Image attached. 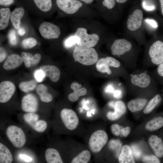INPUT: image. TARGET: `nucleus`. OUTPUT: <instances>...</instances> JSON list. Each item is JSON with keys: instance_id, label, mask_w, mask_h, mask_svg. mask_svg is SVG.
<instances>
[{"instance_id": "1", "label": "nucleus", "mask_w": 163, "mask_h": 163, "mask_svg": "<svg viewBox=\"0 0 163 163\" xmlns=\"http://www.w3.org/2000/svg\"><path fill=\"white\" fill-rule=\"evenodd\" d=\"M124 79L127 89L137 95L158 86V83L151 72L145 69H134Z\"/></svg>"}, {"instance_id": "2", "label": "nucleus", "mask_w": 163, "mask_h": 163, "mask_svg": "<svg viewBox=\"0 0 163 163\" xmlns=\"http://www.w3.org/2000/svg\"><path fill=\"white\" fill-rule=\"evenodd\" d=\"M110 49L112 55L121 58L123 65L127 70L135 69L137 65V58L131 42L125 39H116L111 46Z\"/></svg>"}, {"instance_id": "3", "label": "nucleus", "mask_w": 163, "mask_h": 163, "mask_svg": "<svg viewBox=\"0 0 163 163\" xmlns=\"http://www.w3.org/2000/svg\"><path fill=\"white\" fill-rule=\"evenodd\" d=\"M96 66L99 72L109 76L113 75L114 70L123 75L125 77L129 73L119 61L110 56L100 59L97 61Z\"/></svg>"}, {"instance_id": "4", "label": "nucleus", "mask_w": 163, "mask_h": 163, "mask_svg": "<svg viewBox=\"0 0 163 163\" xmlns=\"http://www.w3.org/2000/svg\"><path fill=\"white\" fill-rule=\"evenodd\" d=\"M163 62V42L157 40L149 45L143 62L145 68L157 66Z\"/></svg>"}, {"instance_id": "5", "label": "nucleus", "mask_w": 163, "mask_h": 163, "mask_svg": "<svg viewBox=\"0 0 163 163\" xmlns=\"http://www.w3.org/2000/svg\"><path fill=\"white\" fill-rule=\"evenodd\" d=\"M75 60L83 65L89 66L97 62L98 55L93 48H83L77 46L75 48L73 53Z\"/></svg>"}, {"instance_id": "6", "label": "nucleus", "mask_w": 163, "mask_h": 163, "mask_svg": "<svg viewBox=\"0 0 163 163\" xmlns=\"http://www.w3.org/2000/svg\"><path fill=\"white\" fill-rule=\"evenodd\" d=\"M158 91V87L155 86L141 93L138 95V97L128 102L127 105L128 109L133 113L143 110L150 99Z\"/></svg>"}, {"instance_id": "7", "label": "nucleus", "mask_w": 163, "mask_h": 163, "mask_svg": "<svg viewBox=\"0 0 163 163\" xmlns=\"http://www.w3.org/2000/svg\"><path fill=\"white\" fill-rule=\"evenodd\" d=\"M108 136L106 132L103 129L95 131L91 135L88 142L90 150L93 153H99L107 143Z\"/></svg>"}, {"instance_id": "8", "label": "nucleus", "mask_w": 163, "mask_h": 163, "mask_svg": "<svg viewBox=\"0 0 163 163\" xmlns=\"http://www.w3.org/2000/svg\"><path fill=\"white\" fill-rule=\"evenodd\" d=\"M74 36L78 38L77 44L80 47L83 48H89L95 46L99 39V36L95 34H88L87 30L84 28H78Z\"/></svg>"}, {"instance_id": "9", "label": "nucleus", "mask_w": 163, "mask_h": 163, "mask_svg": "<svg viewBox=\"0 0 163 163\" xmlns=\"http://www.w3.org/2000/svg\"><path fill=\"white\" fill-rule=\"evenodd\" d=\"M6 133L8 139L15 147L21 148L25 144V135L22 129L19 127L10 126L6 129Z\"/></svg>"}, {"instance_id": "10", "label": "nucleus", "mask_w": 163, "mask_h": 163, "mask_svg": "<svg viewBox=\"0 0 163 163\" xmlns=\"http://www.w3.org/2000/svg\"><path fill=\"white\" fill-rule=\"evenodd\" d=\"M60 117L65 127L68 130L75 129L79 123V119L76 112L70 109L64 108L60 112Z\"/></svg>"}, {"instance_id": "11", "label": "nucleus", "mask_w": 163, "mask_h": 163, "mask_svg": "<svg viewBox=\"0 0 163 163\" xmlns=\"http://www.w3.org/2000/svg\"><path fill=\"white\" fill-rule=\"evenodd\" d=\"M39 30L42 36L47 39L57 38L60 34V28L57 26L47 22L40 24Z\"/></svg>"}, {"instance_id": "12", "label": "nucleus", "mask_w": 163, "mask_h": 163, "mask_svg": "<svg viewBox=\"0 0 163 163\" xmlns=\"http://www.w3.org/2000/svg\"><path fill=\"white\" fill-rule=\"evenodd\" d=\"M126 89V85L117 81L116 83L111 82L107 83L104 87V91L105 93L112 94L114 98L119 99L125 94Z\"/></svg>"}, {"instance_id": "13", "label": "nucleus", "mask_w": 163, "mask_h": 163, "mask_svg": "<svg viewBox=\"0 0 163 163\" xmlns=\"http://www.w3.org/2000/svg\"><path fill=\"white\" fill-rule=\"evenodd\" d=\"M16 90L14 83L9 81H4L0 84V102L5 103L10 100Z\"/></svg>"}, {"instance_id": "14", "label": "nucleus", "mask_w": 163, "mask_h": 163, "mask_svg": "<svg viewBox=\"0 0 163 163\" xmlns=\"http://www.w3.org/2000/svg\"><path fill=\"white\" fill-rule=\"evenodd\" d=\"M56 4L61 10L67 14H73L76 12L82 5L77 0H56Z\"/></svg>"}, {"instance_id": "15", "label": "nucleus", "mask_w": 163, "mask_h": 163, "mask_svg": "<svg viewBox=\"0 0 163 163\" xmlns=\"http://www.w3.org/2000/svg\"><path fill=\"white\" fill-rule=\"evenodd\" d=\"M143 18V14L142 10L136 9L130 14L127 21L128 29L132 31L136 30L141 27Z\"/></svg>"}, {"instance_id": "16", "label": "nucleus", "mask_w": 163, "mask_h": 163, "mask_svg": "<svg viewBox=\"0 0 163 163\" xmlns=\"http://www.w3.org/2000/svg\"><path fill=\"white\" fill-rule=\"evenodd\" d=\"M38 102L36 96L29 94L24 96L21 100V107L24 112L35 113L37 110Z\"/></svg>"}, {"instance_id": "17", "label": "nucleus", "mask_w": 163, "mask_h": 163, "mask_svg": "<svg viewBox=\"0 0 163 163\" xmlns=\"http://www.w3.org/2000/svg\"><path fill=\"white\" fill-rule=\"evenodd\" d=\"M148 142L155 155L159 159L163 158V139L156 135H151Z\"/></svg>"}, {"instance_id": "18", "label": "nucleus", "mask_w": 163, "mask_h": 163, "mask_svg": "<svg viewBox=\"0 0 163 163\" xmlns=\"http://www.w3.org/2000/svg\"><path fill=\"white\" fill-rule=\"evenodd\" d=\"M113 108V112L109 111L106 114L107 118L110 121H115L120 119L125 113L126 107L124 102L121 100L115 101Z\"/></svg>"}, {"instance_id": "19", "label": "nucleus", "mask_w": 163, "mask_h": 163, "mask_svg": "<svg viewBox=\"0 0 163 163\" xmlns=\"http://www.w3.org/2000/svg\"><path fill=\"white\" fill-rule=\"evenodd\" d=\"M163 102V87L161 90L157 92L150 99L143 109L145 114L152 112Z\"/></svg>"}, {"instance_id": "20", "label": "nucleus", "mask_w": 163, "mask_h": 163, "mask_svg": "<svg viewBox=\"0 0 163 163\" xmlns=\"http://www.w3.org/2000/svg\"><path fill=\"white\" fill-rule=\"evenodd\" d=\"M40 69L44 72L45 77H48L53 82H56L59 80L60 72L56 66L53 65H45L40 67Z\"/></svg>"}, {"instance_id": "21", "label": "nucleus", "mask_w": 163, "mask_h": 163, "mask_svg": "<svg viewBox=\"0 0 163 163\" xmlns=\"http://www.w3.org/2000/svg\"><path fill=\"white\" fill-rule=\"evenodd\" d=\"M23 62L21 57L17 54H12L7 58L4 63L3 67L7 70L14 69L20 66Z\"/></svg>"}, {"instance_id": "22", "label": "nucleus", "mask_w": 163, "mask_h": 163, "mask_svg": "<svg viewBox=\"0 0 163 163\" xmlns=\"http://www.w3.org/2000/svg\"><path fill=\"white\" fill-rule=\"evenodd\" d=\"M82 85L76 82L72 83L71 88L73 92L70 94L68 96V99L71 101L74 102L77 101L79 97L85 95L87 93V90L84 87L81 88Z\"/></svg>"}, {"instance_id": "23", "label": "nucleus", "mask_w": 163, "mask_h": 163, "mask_svg": "<svg viewBox=\"0 0 163 163\" xmlns=\"http://www.w3.org/2000/svg\"><path fill=\"white\" fill-rule=\"evenodd\" d=\"M118 161L120 163H135L132 150L128 145H125L122 148L118 157Z\"/></svg>"}, {"instance_id": "24", "label": "nucleus", "mask_w": 163, "mask_h": 163, "mask_svg": "<svg viewBox=\"0 0 163 163\" xmlns=\"http://www.w3.org/2000/svg\"><path fill=\"white\" fill-rule=\"evenodd\" d=\"M45 158L48 163H62L63 161L59 152L56 149L50 148L45 153Z\"/></svg>"}, {"instance_id": "25", "label": "nucleus", "mask_w": 163, "mask_h": 163, "mask_svg": "<svg viewBox=\"0 0 163 163\" xmlns=\"http://www.w3.org/2000/svg\"><path fill=\"white\" fill-rule=\"evenodd\" d=\"M24 13V10L22 7L15 8L11 15V20L13 27L16 29L20 27L21 20Z\"/></svg>"}, {"instance_id": "26", "label": "nucleus", "mask_w": 163, "mask_h": 163, "mask_svg": "<svg viewBox=\"0 0 163 163\" xmlns=\"http://www.w3.org/2000/svg\"><path fill=\"white\" fill-rule=\"evenodd\" d=\"M163 127V116H157L146 124L145 128L148 131H154Z\"/></svg>"}, {"instance_id": "27", "label": "nucleus", "mask_w": 163, "mask_h": 163, "mask_svg": "<svg viewBox=\"0 0 163 163\" xmlns=\"http://www.w3.org/2000/svg\"><path fill=\"white\" fill-rule=\"evenodd\" d=\"M36 91L42 101L48 103L52 100L53 97L48 92L47 88L44 85L40 84L38 85L36 87Z\"/></svg>"}, {"instance_id": "28", "label": "nucleus", "mask_w": 163, "mask_h": 163, "mask_svg": "<svg viewBox=\"0 0 163 163\" xmlns=\"http://www.w3.org/2000/svg\"><path fill=\"white\" fill-rule=\"evenodd\" d=\"M13 161L12 155L9 149L0 143V163H11Z\"/></svg>"}, {"instance_id": "29", "label": "nucleus", "mask_w": 163, "mask_h": 163, "mask_svg": "<svg viewBox=\"0 0 163 163\" xmlns=\"http://www.w3.org/2000/svg\"><path fill=\"white\" fill-rule=\"evenodd\" d=\"M91 154L88 150L82 151L74 157L72 160V163H87L91 159Z\"/></svg>"}, {"instance_id": "30", "label": "nucleus", "mask_w": 163, "mask_h": 163, "mask_svg": "<svg viewBox=\"0 0 163 163\" xmlns=\"http://www.w3.org/2000/svg\"><path fill=\"white\" fill-rule=\"evenodd\" d=\"M0 29H5L8 26L11 13L8 8H1L0 10Z\"/></svg>"}, {"instance_id": "31", "label": "nucleus", "mask_w": 163, "mask_h": 163, "mask_svg": "<svg viewBox=\"0 0 163 163\" xmlns=\"http://www.w3.org/2000/svg\"><path fill=\"white\" fill-rule=\"evenodd\" d=\"M150 72L158 83L163 85V62Z\"/></svg>"}, {"instance_id": "32", "label": "nucleus", "mask_w": 163, "mask_h": 163, "mask_svg": "<svg viewBox=\"0 0 163 163\" xmlns=\"http://www.w3.org/2000/svg\"><path fill=\"white\" fill-rule=\"evenodd\" d=\"M37 85V82L34 80L21 82L18 85L20 89L23 92H27L33 90Z\"/></svg>"}, {"instance_id": "33", "label": "nucleus", "mask_w": 163, "mask_h": 163, "mask_svg": "<svg viewBox=\"0 0 163 163\" xmlns=\"http://www.w3.org/2000/svg\"><path fill=\"white\" fill-rule=\"evenodd\" d=\"M37 7L43 11L50 10L52 6L51 0H33Z\"/></svg>"}, {"instance_id": "34", "label": "nucleus", "mask_w": 163, "mask_h": 163, "mask_svg": "<svg viewBox=\"0 0 163 163\" xmlns=\"http://www.w3.org/2000/svg\"><path fill=\"white\" fill-rule=\"evenodd\" d=\"M39 118L38 115L34 113H28L25 114L23 116L24 121L31 127L39 120Z\"/></svg>"}, {"instance_id": "35", "label": "nucleus", "mask_w": 163, "mask_h": 163, "mask_svg": "<svg viewBox=\"0 0 163 163\" xmlns=\"http://www.w3.org/2000/svg\"><path fill=\"white\" fill-rule=\"evenodd\" d=\"M47 127V123L43 120H38L31 127L35 131L39 133L44 132Z\"/></svg>"}, {"instance_id": "36", "label": "nucleus", "mask_w": 163, "mask_h": 163, "mask_svg": "<svg viewBox=\"0 0 163 163\" xmlns=\"http://www.w3.org/2000/svg\"><path fill=\"white\" fill-rule=\"evenodd\" d=\"M37 43L36 39L33 37H30L24 40L22 42V45L25 49H30L35 46Z\"/></svg>"}, {"instance_id": "37", "label": "nucleus", "mask_w": 163, "mask_h": 163, "mask_svg": "<svg viewBox=\"0 0 163 163\" xmlns=\"http://www.w3.org/2000/svg\"><path fill=\"white\" fill-rule=\"evenodd\" d=\"M144 162L146 163H160L161 160L155 155H150L144 156L142 158Z\"/></svg>"}, {"instance_id": "38", "label": "nucleus", "mask_w": 163, "mask_h": 163, "mask_svg": "<svg viewBox=\"0 0 163 163\" xmlns=\"http://www.w3.org/2000/svg\"><path fill=\"white\" fill-rule=\"evenodd\" d=\"M8 37L11 44L13 45L16 44L17 40L15 31L14 30L11 29L9 31Z\"/></svg>"}, {"instance_id": "39", "label": "nucleus", "mask_w": 163, "mask_h": 163, "mask_svg": "<svg viewBox=\"0 0 163 163\" xmlns=\"http://www.w3.org/2000/svg\"><path fill=\"white\" fill-rule=\"evenodd\" d=\"M78 41V37L74 35L68 38L65 40L64 43L65 46L66 47H69L77 43Z\"/></svg>"}, {"instance_id": "40", "label": "nucleus", "mask_w": 163, "mask_h": 163, "mask_svg": "<svg viewBox=\"0 0 163 163\" xmlns=\"http://www.w3.org/2000/svg\"><path fill=\"white\" fill-rule=\"evenodd\" d=\"M121 129L120 126L117 123L113 124L110 126L112 133L116 136H118L120 135Z\"/></svg>"}, {"instance_id": "41", "label": "nucleus", "mask_w": 163, "mask_h": 163, "mask_svg": "<svg viewBox=\"0 0 163 163\" xmlns=\"http://www.w3.org/2000/svg\"><path fill=\"white\" fill-rule=\"evenodd\" d=\"M34 76L36 79L39 82L42 81L44 78L45 77L44 72L40 69L37 70L35 72Z\"/></svg>"}, {"instance_id": "42", "label": "nucleus", "mask_w": 163, "mask_h": 163, "mask_svg": "<svg viewBox=\"0 0 163 163\" xmlns=\"http://www.w3.org/2000/svg\"><path fill=\"white\" fill-rule=\"evenodd\" d=\"M103 5L107 8L111 9L113 8L116 4L115 0H103Z\"/></svg>"}, {"instance_id": "43", "label": "nucleus", "mask_w": 163, "mask_h": 163, "mask_svg": "<svg viewBox=\"0 0 163 163\" xmlns=\"http://www.w3.org/2000/svg\"><path fill=\"white\" fill-rule=\"evenodd\" d=\"M41 59V56L39 53H36L33 56V59L30 61L31 66L35 65L38 64L40 62Z\"/></svg>"}, {"instance_id": "44", "label": "nucleus", "mask_w": 163, "mask_h": 163, "mask_svg": "<svg viewBox=\"0 0 163 163\" xmlns=\"http://www.w3.org/2000/svg\"><path fill=\"white\" fill-rule=\"evenodd\" d=\"M142 5L144 9L147 11H152L155 9V6L154 5L151 4L149 5L145 1L143 2Z\"/></svg>"}, {"instance_id": "45", "label": "nucleus", "mask_w": 163, "mask_h": 163, "mask_svg": "<svg viewBox=\"0 0 163 163\" xmlns=\"http://www.w3.org/2000/svg\"><path fill=\"white\" fill-rule=\"evenodd\" d=\"M21 56L23 59L29 60L30 62L33 59L34 56L31 53L25 52H22L21 53Z\"/></svg>"}, {"instance_id": "46", "label": "nucleus", "mask_w": 163, "mask_h": 163, "mask_svg": "<svg viewBox=\"0 0 163 163\" xmlns=\"http://www.w3.org/2000/svg\"><path fill=\"white\" fill-rule=\"evenodd\" d=\"M130 130V128L129 127L126 126V127L122 129L121 133L124 137H126L129 134Z\"/></svg>"}, {"instance_id": "47", "label": "nucleus", "mask_w": 163, "mask_h": 163, "mask_svg": "<svg viewBox=\"0 0 163 163\" xmlns=\"http://www.w3.org/2000/svg\"><path fill=\"white\" fill-rule=\"evenodd\" d=\"M145 21L153 27L156 28L158 27L157 22L153 19L147 18L145 19Z\"/></svg>"}, {"instance_id": "48", "label": "nucleus", "mask_w": 163, "mask_h": 163, "mask_svg": "<svg viewBox=\"0 0 163 163\" xmlns=\"http://www.w3.org/2000/svg\"><path fill=\"white\" fill-rule=\"evenodd\" d=\"M6 56L5 50L2 47L0 48V62H2L5 59Z\"/></svg>"}, {"instance_id": "49", "label": "nucleus", "mask_w": 163, "mask_h": 163, "mask_svg": "<svg viewBox=\"0 0 163 163\" xmlns=\"http://www.w3.org/2000/svg\"><path fill=\"white\" fill-rule=\"evenodd\" d=\"M14 0H0V4L5 6H8L14 2Z\"/></svg>"}, {"instance_id": "50", "label": "nucleus", "mask_w": 163, "mask_h": 163, "mask_svg": "<svg viewBox=\"0 0 163 163\" xmlns=\"http://www.w3.org/2000/svg\"><path fill=\"white\" fill-rule=\"evenodd\" d=\"M20 157L21 159L26 162H30L32 160L30 157L24 154H20Z\"/></svg>"}, {"instance_id": "51", "label": "nucleus", "mask_w": 163, "mask_h": 163, "mask_svg": "<svg viewBox=\"0 0 163 163\" xmlns=\"http://www.w3.org/2000/svg\"><path fill=\"white\" fill-rule=\"evenodd\" d=\"M132 151L134 155L137 157H139L141 155V152L136 147H133V151Z\"/></svg>"}, {"instance_id": "52", "label": "nucleus", "mask_w": 163, "mask_h": 163, "mask_svg": "<svg viewBox=\"0 0 163 163\" xmlns=\"http://www.w3.org/2000/svg\"><path fill=\"white\" fill-rule=\"evenodd\" d=\"M18 33L21 36L23 35L25 33L24 29L22 28H20L18 30Z\"/></svg>"}, {"instance_id": "53", "label": "nucleus", "mask_w": 163, "mask_h": 163, "mask_svg": "<svg viewBox=\"0 0 163 163\" xmlns=\"http://www.w3.org/2000/svg\"><path fill=\"white\" fill-rule=\"evenodd\" d=\"M161 13L163 15V0H159Z\"/></svg>"}, {"instance_id": "54", "label": "nucleus", "mask_w": 163, "mask_h": 163, "mask_svg": "<svg viewBox=\"0 0 163 163\" xmlns=\"http://www.w3.org/2000/svg\"><path fill=\"white\" fill-rule=\"evenodd\" d=\"M82 1L84 2L86 4H89L92 3L94 0H81Z\"/></svg>"}, {"instance_id": "55", "label": "nucleus", "mask_w": 163, "mask_h": 163, "mask_svg": "<svg viewBox=\"0 0 163 163\" xmlns=\"http://www.w3.org/2000/svg\"><path fill=\"white\" fill-rule=\"evenodd\" d=\"M127 0H116V1L118 3H125Z\"/></svg>"}]
</instances>
